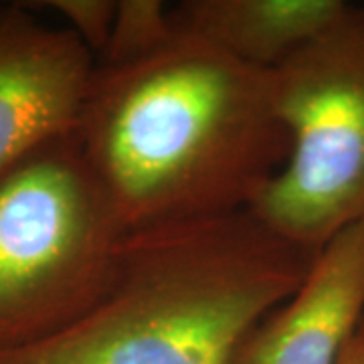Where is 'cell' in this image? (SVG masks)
Wrapping results in <instances>:
<instances>
[{
	"label": "cell",
	"instance_id": "5b68a950",
	"mask_svg": "<svg viewBox=\"0 0 364 364\" xmlns=\"http://www.w3.org/2000/svg\"><path fill=\"white\" fill-rule=\"evenodd\" d=\"M95 55L69 28L0 9V176L45 144L79 128Z\"/></svg>",
	"mask_w": 364,
	"mask_h": 364
},
{
	"label": "cell",
	"instance_id": "8992f818",
	"mask_svg": "<svg viewBox=\"0 0 364 364\" xmlns=\"http://www.w3.org/2000/svg\"><path fill=\"white\" fill-rule=\"evenodd\" d=\"M364 320V221L318 249L306 277L245 332L229 364H338Z\"/></svg>",
	"mask_w": 364,
	"mask_h": 364
},
{
	"label": "cell",
	"instance_id": "9c48e42d",
	"mask_svg": "<svg viewBox=\"0 0 364 364\" xmlns=\"http://www.w3.org/2000/svg\"><path fill=\"white\" fill-rule=\"evenodd\" d=\"M41 4L61 14L67 28L77 35L95 59L100 57L112 35L117 0H49Z\"/></svg>",
	"mask_w": 364,
	"mask_h": 364
},
{
	"label": "cell",
	"instance_id": "7a4b0ae2",
	"mask_svg": "<svg viewBox=\"0 0 364 364\" xmlns=\"http://www.w3.org/2000/svg\"><path fill=\"white\" fill-rule=\"evenodd\" d=\"M316 253L249 210L136 229L85 312L47 338L0 350V364H229Z\"/></svg>",
	"mask_w": 364,
	"mask_h": 364
},
{
	"label": "cell",
	"instance_id": "ba28073f",
	"mask_svg": "<svg viewBox=\"0 0 364 364\" xmlns=\"http://www.w3.org/2000/svg\"><path fill=\"white\" fill-rule=\"evenodd\" d=\"M174 31L172 9L160 0H117L112 35L95 63L116 65L152 51Z\"/></svg>",
	"mask_w": 364,
	"mask_h": 364
},
{
	"label": "cell",
	"instance_id": "6da1fadb",
	"mask_svg": "<svg viewBox=\"0 0 364 364\" xmlns=\"http://www.w3.org/2000/svg\"><path fill=\"white\" fill-rule=\"evenodd\" d=\"M75 136L128 231L245 213L289 152L269 71L176 23L152 51L95 63Z\"/></svg>",
	"mask_w": 364,
	"mask_h": 364
},
{
	"label": "cell",
	"instance_id": "277c9868",
	"mask_svg": "<svg viewBox=\"0 0 364 364\" xmlns=\"http://www.w3.org/2000/svg\"><path fill=\"white\" fill-rule=\"evenodd\" d=\"M269 79L289 152L249 213L318 251L364 221V4H348Z\"/></svg>",
	"mask_w": 364,
	"mask_h": 364
},
{
	"label": "cell",
	"instance_id": "3957f363",
	"mask_svg": "<svg viewBox=\"0 0 364 364\" xmlns=\"http://www.w3.org/2000/svg\"><path fill=\"white\" fill-rule=\"evenodd\" d=\"M128 233L75 134L0 176V350L47 338L85 312Z\"/></svg>",
	"mask_w": 364,
	"mask_h": 364
},
{
	"label": "cell",
	"instance_id": "30bf717a",
	"mask_svg": "<svg viewBox=\"0 0 364 364\" xmlns=\"http://www.w3.org/2000/svg\"><path fill=\"white\" fill-rule=\"evenodd\" d=\"M338 364H364V320L346 344Z\"/></svg>",
	"mask_w": 364,
	"mask_h": 364
},
{
	"label": "cell",
	"instance_id": "52a82bcc",
	"mask_svg": "<svg viewBox=\"0 0 364 364\" xmlns=\"http://www.w3.org/2000/svg\"><path fill=\"white\" fill-rule=\"evenodd\" d=\"M346 6L344 0H186L172 9V18L237 61L273 71Z\"/></svg>",
	"mask_w": 364,
	"mask_h": 364
}]
</instances>
